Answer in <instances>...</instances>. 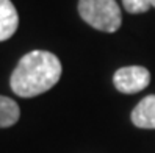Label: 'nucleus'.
<instances>
[{
    "label": "nucleus",
    "instance_id": "f257e3e1",
    "mask_svg": "<svg viewBox=\"0 0 155 153\" xmlns=\"http://www.w3.org/2000/svg\"><path fill=\"white\" fill-rule=\"evenodd\" d=\"M61 62L47 50H31L24 55L13 70L10 84L16 95L31 98L52 89L61 77Z\"/></svg>",
    "mask_w": 155,
    "mask_h": 153
},
{
    "label": "nucleus",
    "instance_id": "f03ea898",
    "mask_svg": "<svg viewBox=\"0 0 155 153\" xmlns=\"http://www.w3.org/2000/svg\"><path fill=\"white\" fill-rule=\"evenodd\" d=\"M78 14L93 28L114 33L122 24V14L116 0H80Z\"/></svg>",
    "mask_w": 155,
    "mask_h": 153
},
{
    "label": "nucleus",
    "instance_id": "7ed1b4c3",
    "mask_svg": "<svg viewBox=\"0 0 155 153\" xmlns=\"http://www.w3.org/2000/svg\"><path fill=\"white\" fill-rule=\"evenodd\" d=\"M114 88L122 94H136L150 83V72L143 66H125L114 72Z\"/></svg>",
    "mask_w": 155,
    "mask_h": 153
},
{
    "label": "nucleus",
    "instance_id": "20e7f679",
    "mask_svg": "<svg viewBox=\"0 0 155 153\" xmlns=\"http://www.w3.org/2000/svg\"><path fill=\"white\" fill-rule=\"evenodd\" d=\"M130 119L135 127L155 130V95H147L133 108Z\"/></svg>",
    "mask_w": 155,
    "mask_h": 153
},
{
    "label": "nucleus",
    "instance_id": "39448f33",
    "mask_svg": "<svg viewBox=\"0 0 155 153\" xmlns=\"http://www.w3.org/2000/svg\"><path fill=\"white\" fill-rule=\"evenodd\" d=\"M19 27V14L11 0H0V42L10 39Z\"/></svg>",
    "mask_w": 155,
    "mask_h": 153
},
{
    "label": "nucleus",
    "instance_id": "423d86ee",
    "mask_svg": "<svg viewBox=\"0 0 155 153\" xmlns=\"http://www.w3.org/2000/svg\"><path fill=\"white\" fill-rule=\"evenodd\" d=\"M21 117V110L13 98L0 95V128H8L14 125Z\"/></svg>",
    "mask_w": 155,
    "mask_h": 153
},
{
    "label": "nucleus",
    "instance_id": "0eeeda50",
    "mask_svg": "<svg viewBox=\"0 0 155 153\" xmlns=\"http://www.w3.org/2000/svg\"><path fill=\"white\" fill-rule=\"evenodd\" d=\"M122 6L127 13L130 14H140L146 13L152 6V0H122Z\"/></svg>",
    "mask_w": 155,
    "mask_h": 153
},
{
    "label": "nucleus",
    "instance_id": "6e6552de",
    "mask_svg": "<svg viewBox=\"0 0 155 153\" xmlns=\"http://www.w3.org/2000/svg\"><path fill=\"white\" fill-rule=\"evenodd\" d=\"M152 6L155 8V0H152Z\"/></svg>",
    "mask_w": 155,
    "mask_h": 153
}]
</instances>
